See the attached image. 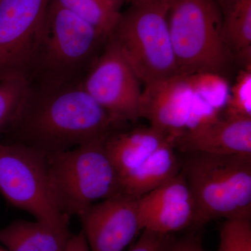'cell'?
Listing matches in <instances>:
<instances>
[{"mask_svg": "<svg viewBox=\"0 0 251 251\" xmlns=\"http://www.w3.org/2000/svg\"><path fill=\"white\" fill-rule=\"evenodd\" d=\"M29 86L17 116L6 130L10 143L57 152L106 138L127 124L100 106L81 83Z\"/></svg>", "mask_w": 251, "mask_h": 251, "instance_id": "6da1fadb", "label": "cell"}, {"mask_svg": "<svg viewBox=\"0 0 251 251\" xmlns=\"http://www.w3.org/2000/svg\"><path fill=\"white\" fill-rule=\"evenodd\" d=\"M108 39L90 23L50 0L40 50L28 82L47 87L81 83Z\"/></svg>", "mask_w": 251, "mask_h": 251, "instance_id": "7a4b0ae2", "label": "cell"}, {"mask_svg": "<svg viewBox=\"0 0 251 251\" xmlns=\"http://www.w3.org/2000/svg\"><path fill=\"white\" fill-rule=\"evenodd\" d=\"M181 163L196 203L195 226L251 220V155L186 153Z\"/></svg>", "mask_w": 251, "mask_h": 251, "instance_id": "3957f363", "label": "cell"}, {"mask_svg": "<svg viewBox=\"0 0 251 251\" xmlns=\"http://www.w3.org/2000/svg\"><path fill=\"white\" fill-rule=\"evenodd\" d=\"M105 139L46 153L51 196L59 211L69 219L80 217L96 203L123 193L105 151Z\"/></svg>", "mask_w": 251, "mask_h": 251, "instance_id": "277c9868", "label": "cell"}, {"mask_svg": "<svg viewBox=\"0 0 251 251\" xmlns=\"http://www.w3.org/2000/svg\"><path fill=\"white\" fill-rule=\"evenodd\" d=\"M168 23L179 74L224 76L233 59L216 0H168Z\"/></svg>", "mask_w": 251, "mask_h": 251, "instance_id": "5b68a950", "label": "cell"}, {"mask_svg": "<svg viewBox=\"0 0 251 251\" xmlns=\"http://www.w3.org/2000/svg\"><path fill=\"white\" fill-rule=\"evenodd\" d=\"M168 0L130 5L108 38L143 85L178 75L168 23Z\"/></svg>", "mask_w": 251, "mask_h": 251, "instance_id": "8992f818", "label": "cell"}, {"mask_svg": "<svg viewBox=\"0 0 251 251\" xmlns=\"http://www.w3.org/2000/svg\"><path fill=\"white\" fill-rule=\"evenodd\" d=\"M0 193L36 221L69 227V218L59 211L51 196L46 153L21 143H0Z\"/></svg>", "mask_w": 251, "mask_h": 251, "instance_id": "52a82bcc", "label": "cell"}, {"mask_svg": "<svg viewBox=\"0 0 251 251\" xmlns=\"http://www.w3.org/2000/svg\"><path fill=\"white\" fill-rule=\"evenodd\" d=\"M50 0H0V81L29 82Z\"/></svg>", "mask_w": 251, "mask_h": 251, "instance_id": "ba28073f", "label": "cell"}, {"mask_svg": "<svg viewBox=\"0 0 251 251\" xmlns=\"http://www.w3.org/2000/svg\"><path fill=\"white\" fill-rule=\"evenodd\" d=\"M81 85L114 116L127 123L141 118L142 82L110 38Z\"/></svg>", "mask_w": 251, "mask_h": 251, "instance_id": "9c48e42d", "label": "cell"}, {"mask_svg": "<svg viewBox=\"0 0 251 251\" xmlns=\"http://www.w3.org/2000/svg\"><path fill=\"white\" fill-rule=\"evenodd\" d=\"M79 218L90 251H124L142 231L138 198L124 193L96 203Z\"/></svg>", "mask_w": 251, "mask_h": 251, "instance_id": "30bf717a", "label": "cell"}, {"mask_svg": "<svg viewBox=\"0 0 251 251\" xmlns=\"http://www.w3.org/2000/svg\"><path fill=\"white\" fill-rule=\"evenodd\" d=\"M194 94L184 75L144 85L140 117L173 142L191 125Z\"/></svg>", "mask_w": 251, "mask_h": 251, "instance_id": "8fae6325", "label": "cell"}, {"mask_svg": "<svg viewBox=\"0 0 251 251\" xmlns=\"http://www.w3.org/2000/svg\"><path fill=\"white\" fill-rule=\"evenodd\" d=\"M140 227L173 234L194 226L196 203L182 172L138 198Z\"/></svg>", "mask_w": 251, "mask_h": 251, "instance_id": "7c38bea8", "label": "cell"}, {"mask_svg": "<svg viewBox=\"0 0 251 251\" xmlns=\"http://www.w3.org/2000/svg\"><path fill=\"white\" fill-rule=\"evenodd\" d=\"M173 143L184 153L251 155V118H221L216 112L188 127Z\"/></svg>", "mask_w": 251, "mask_h": 251, "instance_id": "4fadbf2b", "label": "cell"}, {"mask_svg": "<svg viewBox=\"0 0 251 251\" xmlns=\"http://www.w3.org/2000/svg\"><path fill=\"white\" fill-rule=\"evenodd\" d=\"M169 143V138L149 126L113 132L105 138L104 147L120 179Z\"/></svg>", "mask_w": 251, "mask_h": 251, "instance_id": "5bb4252c", "label": "cell"}, {"mask_svg": "<svg viewBox=\"0 0 251 251\" xmlns=\"http://www.w3.org/2000/svg\"><path fill=\"white\" fill-rule=\"evenodd\" d=\"M71 235L69 227L17 221L0 229V243L9 251H65Z\"/></svg>", "mask_w": 251, "mask_h": 251, "instance_id": "9a60e30c", "label": "cell"}, {"mask_svg": "<svg viewBox=\"0 0 251 251\" xmlns=\"http://www.w3.org/2000/svg\"><path fill=\"white\" fill-rule=\"evenodd\" d=\"M175 150L173 143L167 144L137 169L120 179L122 193L139 198L179 174L181 163Z\"/></svg>", "mask_w": 251, "mask_h": 251, "instance_id": "2e32d148", "label": "cell"}, {"mask_svg": "<svg viewBox=\"0 0 251 251\" xmlns=\"http://www.w3.org/2000/svg\"><path fill=\"white\" fill-rule=\"evenodd\" d=\"M223 34L232 57L251 69V0H216Z\"/></svg>", "mask_w": 251, "mask_h": 251, "instance_id": "e0dca14e", "label": "cell"}, {"mask_svg": "<svg viewBox=\"0 0 251 251\" xmlns=\"http://www.w3.org/2000/svg\"><path fill=\"white\" fill-rule=\"evenodd\" d=\"M90 23L109 37L122 14L127 0H52Z\"/></svg>", "mask_w": 251, "mask_h": 251, "instance_id": "ac0fdd59", "label": "cell"}, {"mask_svg": "<svg viewBox=\"0 0 251 251\" xmlns=\"http://www.w3.org/2000/svg\"><path fill=\"white\" fill-rule=\"evenodd\" d=\"M184 75L198 100L216 110L224 106L229 91L228 83L224 76L213 73Z\"/></svg>", "mask_w": 251, "mask_h": 251, "instance_id": "d6986e66", "label": "cell"}, {"mask_svg": "<svg viewBox=\"0 0 251 251\" xmlns=\"http://www.w3.org/2000/svg\"><path fill=\"white\" fill-rule=\"evenodd\" d=\"M29 82L23 79L0 81V133L14 122L29 90Z\"/></svg>", "mask_w": 251, "mask_h": 251, "instance_id": "ffe728a7", "label": "cell"}, {"mask_svg": "<svg viewBox=\"0 0 251 251\" xmlns=\"http://www.w3.org/2000/svg\"><path fill=\"white\" fill-rule=\"evenodd\" d=\"M224 107L226 117L251 118V69L239 71Z\"/></svg>", "mask_w": 251, "mask_h": 251, "instance_id": "44dd1931", "label": "cell"}, {"mask_svg": "<svg viewBox=\"0 0 251 251\" xmlns=\"http://www.w3.org/2000/svg\"><path fill=\"white\" fill-rule=\"evenodd\" d=\"M218 251H251L250 220H226L220 232Z\"/></svg>", "mask_w": 251, "mask_h": 251, "instance_id": "7402d4cb", "label": "cell"}, {"mask_svg": "<svg viewBox=\"0 0 251 251\" xmlns=\"http://www.w3.org/2000/svg\"><path fill=\"white\" fill-rule=\"evenodd\" d=\"M168 235L143 229L138 242L129 251H163Z\"/></svg>", "mask_w": 251, "mask_h": 251, "instance_id": "603a6c76", "label": "cell"}, {"mask_svg": "<svg viewBox=\"0 0 251 251\" xmlns=\"http://www.w3.org/2000/svg\"><path fill=\"white\" fill-rule=\"evenodd\" d=\"M163 251H204L198 237L188 236L175 238L169 234Z\"/></svg>", "mask_w": 251, "mask_h": 251, "instance_id": "cb8c5ba5", "label": "cell"}, {"mask_svg": "<svg viewBox=\"0 0 251 251\" xmlns=\"http://www.w3.org/2000/svg\"><path fill=\"white\" fill-rule=\"evenodd\" d=\"M65 251H90L87 239L82 231L80 233L71 235Z\"/></svg>", "mask_w": 251, "mask_h": 251, "instance_id": "d4e9b609", "label": "cell"}, {"mask_svg": "<svg viewBox=\"0 0 251 251\" xmlns=\"http://www.w3.org/2000/svg\"><path fill=\"white\" fill-rule=\"evenodd\" d=\"M130 5H135L142 4V3L148 2V1H152V0H127Z\"/></svg>", "mask_w": 251, "mask_h": 251, "instance_id": "484cf974", "label": "cell"}, {"mask_svg": "<svg viewBox=\"0 0 251 251\" xmlns=\"http://www.w3.org/2000/svg\"><path fill=\"white\" fill-rule=\"evenodd\" d=\"M0 251H5L4 250H1V249H0Z\"/></svg>", "mask_w": 251, "mask_h": 251, "instance_id": "4316f807", "label": "cell"}]
</instances>
